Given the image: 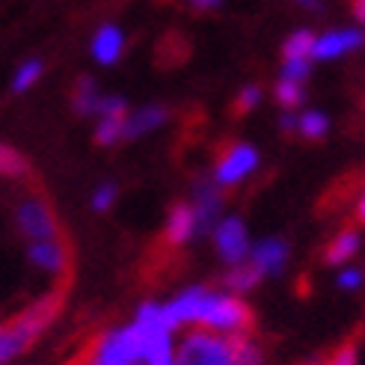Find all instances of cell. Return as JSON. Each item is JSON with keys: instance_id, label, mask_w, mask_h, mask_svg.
Returning <instances> with one entry per match:
<instances>
[{"instance_id": "obj_28", "label": "cell", "mask_w": 365, "mask_h": 365, "mask_svg": "<svg viewBox=\"0 0 365 365\" xmlns=\"http://www.w3.org/2000/svg\"><path fill=\"white\" fill-rule=\"evenodd\" d=\"M98 119H107V116H119V119H125L128 116V104H125V98H119V96H101V104H98V113H96Z\"/></svg>"}, {"instance_id": "obj_3", "label": "cell", "mask_w": 365, "mask_h": 365, "mask_svg": "<svg viewBox=\"0 0 365 365\" xmlns=\"http://www.w3.org/2000/svg\"><path fill=\"white\" fill-rule=\"evenodd\" d=\"M175 365H235L229 336H214L208 330H190L178 344Z\"/></svg>"}, {"instance_id": "obj_6", "label": "cell", "mask_w": 365, "mask_h": 365, "mask_svg": "<svg viewBox=\"0 0 365 365\" xmlns=\"http://www.w3.org/2000/svg\"><path fill=\"white\" fill-rule=\"evenodd\" d=\"M255 163H259V155H255L252 145L247 143H235L232 149L220 152L217 155V185H223V187H232V185H238V181L244 175H250L255 170Z\"/></svg>"}, {"instance_id": "obj_14", "label": "cell", "mask_w": 365, "mask_h": 365, "mask_svg": "<svg viewBox=\"0 0 365 365\" xmlns=\"http://www.w3.org/2000/svg\"><path fill=\"white\" fill-rule=\"evenodd\" d=\"M167 116L170 113L163 110V107H143V110H137L125 119V140H137L143 134L155 131V128H160L167 122Z\"/></svg>"}, {"instance_id": "obj_22", "label": "cell", "mask_w": 365, "mask_h": 365, "mask_svg": "<svg viewBox=\"0 0 365 365\" xmlns=\"http://www.w3.org/2000/svg\"><path fill=\"white\" fill-rule=\"evenodd\" d=\"M42 71H45V66H42V60H24L21 66L15 68V75H12V93H27V89L42 78Z\"/></svg>"}, {"instance_id": "obj_26", "label": "cell", "mask_w": 365, "mask_h": 365, "mask_svg": "<svg viewBox=\"0 0 365 365\" xmlns=\"http://www.w3.org/2000/svg\"><path fill=\"white\" fill-rule=\"evenodd\" d=\"M297 131L306 137V140H321L327 134V119L321 113H306L300 122H297Z\"/></svg>"}, {"instance_id": "obj_31", "label": "cell", "mask_w": 365, "mask_h": 365, "mask_svg": "<svg viewBox=\"0 0 365 365\" xmlns=\"http://www.w3.org/2000/svg\"><path fill=\"white\" fill-rule=\"evenodd\" d=\"M362 279H365V277H362V270H344V273H341V279H339V285H341V288H356Z\"/></svg>"}, {"instance_id": "obj_23", "label": "cell", "mask_w": 365, "mask_h": 365, "mask_svg": "<svg viewBox=\"0 0 365 365\" xmlns=\"http://www.w3.org/2000/svg\"><path fill=\"white\" fill-rule=\"evenodd\" d=\"M125 119H128V116H125ZM125 119H119V116L98 119L96 143H98V145H116L119 140H125Z\"/></svg>"}, {"instance_id": "obj_27", "label": "cell", "mask_w": 365, "mask_h": 365, "mask_svg": "<svg viewBox=\"0 0 365 365\" xmlns=\"http://www.w3.org/2000/svg\"><path fill=\"white\" fill-rule=\"evenodd\" d=\"M259 98H262V89H259V86H247L244 93L235 98V104H232V116H235V119H244V116L252 110V107L259 104Z\"/></svg>"}, {"instance_id": "obj_10", "label": "cell", "mask_w": 365, "mask_h": 365, "mask_svg": "<svg viewBox=\"0 0 365 365\" xmlns=\"http://www.w3.org/2000/svg\"><path fill=\"white\" fill-rule=\"evenodd\" d=\"M27 259L45 273H63L68 267V250L63 241H39L27 247Z\"/></svg>"}, {"instance_id": "obj_24", "label": "cell", "mask_w": 365, "mask_h": 365, "mask_svg": "<svg viewBox=\"0 0 365 365\" xmlns=\"http://www.w3.org/2000/svg\"><path fill=\"white\" fill-rule=\"evenodd\" d=\"M24 173H27V160L15 149L0 143V175H24Z\"/></svg>"}, {"instance_id": "obj_32", "label": "cell", "mask_w": 365, "mask_h": 365, "mask_svg": "<svg viewBox=\"0 0 365 365\" xmlns=\"http://www.w3.org/2000/svg\"><path fill=\"white\" fill-rule=\"evenodd\" d=\"M220 0H190V6L196 9V12H202V9H211V6H217Z\"/></svg>"}, {"instance_id": "obj_21", "label": "cell", "mask_w": 365, "mask_h": 365, "mask_svg": "<svg viewBox=\"0 0 365 365\" xmlns=\"http://www.w3.org/2000/svg\"><path fill=\"white\" fill-rule=\"evenodd\" d=\"M312 51H315V36L309 30H300L282 45V57L285 60H309L312 57Z\"/></svg>"}, {"instance_id": "obj_12", "label": "cell", "mask_w": 365, "mask_h": 365, "mask_svg": "<svg viewBox=\"0 0 365 365\" xmlns=\"http://www.w3.org/2000/svg\"><path fill=\"white\" fill-rule=\"evenodd\" d=\"M122 48H125V36L119 27L113 24H104L96 39H93V57L101 63V66H113L119 57H122Z\"/></svg>"}, {"instance_id": "obj_15", "label": "cell", "mask_w": 365, "mask_h": 365, "mask_svg": "<svg viewBox=\"0 0 365 365\" xmlns=\"http://www.w3.org/2000/svg\"><path fill=\"white\" fill-rule=\"evenodd\" d=\"M285 259H288V247L279 238L264 241V244H259L252 250V264L259 267L262 273H277L285 264Z\"/></svg>"}, {"instance_id": "obj_33", "label": "cell", "mask_w": 365, "mask_h": 365, "mask_svg": "<svg viewBox=\"0 0 365 365\" xmlns=\"http://www.w3.org/2000/svg\"><path fill=\"white\" fill-rule=\"evenodd\" d=\"M351 4H354V15L365 24V0H351Z\"/></svg>"}, {"instance_id": "obj_16", "label": "cell", "mask_w": 365, "mask_h": 365, "mask_svg": "<svg viewBox=\"0 0 365 365\" xmlns=\"http://www.w3.org/2000/svg\"><path fill=\"white\" fill-rule=\"evenodd\" d=\"M71 104H75V113L78 116H96L98 113V104H101V93L93 78H81L75 83V93H71Z\"/></svg>"}, {"instance_id": "obj_34", "label": "cell", "mask_w": 365, "mask_h": 365, "mask_svg": "<svg viewBox=\"0 0 365 365\" xmlns=\"http://www.w3.org/2000/svg\"><path fill=\"white\" fill-rule=\"evenodd\" d=\"M356 223H365V193H362V199H359V205H356V217H354Z\"/></svg>"}, {"instance_id": "obj_17", "label": "cell", "mask_w": 365, "mask_h": 365, "mask_svg": "<svg viewBox=\"0 0 365 365\" xmlns=\"http://www.w3.org/2000/svg\"><path fill=\"white\" fill-rule=\"evenodd\" d=\"M356 250H359V235H356L354 229H341L336 238L327 244L324 262H327V264H341V262H348Z\"/></svg>"}, {"instance_id": "obj_36", "label": "cell", "mask_w": 365, "mask_h": 365, "mask_svg": "<svg viewBox=\"0 0 365 365\" xmlns=\"http://www.w3.org/2000/svg\"><path fill=\"white\" fill-rule=\"evenodd\" d=\"M300 6H306V9H318L321 6V0H297Z\"/></svg>"}, {"instance_id": "obj_7", "label": "cell", "mask_w": 365, "mask_h": 365, "mask_svg": "<svg viewBox=\"0 0 365 365\" xmlns=\"http://www.w3.org/2000/svg\"><path fill=\"white\" fill-rule=\"evenodd\" d=\"M196 229L199 232H211L214 220L220 217V187L211 178H199L196 181Z\"/></svg>"}, {"instance_id": "obj_5", "label": "cell", "mask_w": 365, "mask_h": 365, "mask_svg": "<svg viewBox=\"0 0 365 365\" xmlns=\"http://www.w3.org/2000/svg\"><path fill=\"white\" fill-rule=\"evenodd\" d=\"M137 362H143V333L137 324L107 333L93 356V365H137Z\"/></svg>"}, {"instance_id": "obj_2", "label": "cell", "mask_w": 365, "mask_h": 365, "mask_svg": "<svg viewBox=\"0 0 365 365\" xmlns=\"http://www.w3.org/2000/svg\"><path fill=\"white\" fill-rule=\"evenodd\" d=\"M15 229L21 232V238L27 244H39V241H60V226L53 217L48 199L39 193H27L18 199L15 205Z\"/></svg>"}, {"instance_id": "obj_20", "label": "cell", "mask_w": 365, "mask_h": 365, "mask_svg": "<svg viewBox=\"0 0 365 365\" xmlns=\"http://www.w3.org/2000/svg\"><path fill=\"white\" fill-rule=\"evenodd\" d=\"M309 362L312 365H356V339H344L333 351H324L321 356Z\"/></svg>"}, {"instance_id": "obj_35", "label": "cell", "mask_w": 365, "mask_h": 365, "mask_svg": "<svg viewBox=\"0 0 365 365\" xmlns=\"http://www.w3.org/2000/svg\"><path fill=\"white\" fill-rule=\"evenodd\" d=\"M294 128H297V122H294V119H291V116H282V131H285V134H291Z\"/></svg>"}, {"instance_id": "obj_19", "label": "cell", "mask_w": 365, "mask_h": 365, "mask_svg": "<svg viewBox=\"0 0 365 365\" xmlns=\"http://www.w3.org/2000/svg\"><path fill=\"white\" fill-rule=\"evenodd\" d=\"M235 365H264V356L259 351V344L252 341V336H229Z\"/></svg>"}, {"instance_id": "obj_18", "label": "cell", "mask_w": 365, "mask_h": 365, "mask_svg": "<svg viewBox=\"0 0 365 365\" xmlns=\"http://www.w3.org/2000/svg\"><path fill=\"white\" fill-rule=\"evenodd\" d=\"M262 277H264V273L255 267L252 262H250V264H235V267L226 273V277H223V285H226L229 291H247V288H252V285H259Z\"/></svg>"}, {"instance_id": "obj_30", "label": "cell", "mask_w": 365, "mask_h": 365, "mask_svg": "<svg viewBox=\"0 0 365 365\" xmlns=\"http://www.w3.org/2000/svg\"><path fill=\"white\" fill-rule=\"evenodd\" d=\"M116 185H101L96 193H93V208L96 211H107V208H110L113 202H116Z\"/></svg>"}, {"instance_id": "obj_13", "label": "cell", "mask_w": 365, "mask_h": 365, "mask_svg": "<svg viewBox=\"0 0 365 365\" xmlns=\"http://www.w3.org/2000/svg\"><path fill=\"white\" fill-rule=\"evenodd\" d=\"M365 42V36L359 30H344V33H327L324 39L315 42V51L312 57H321V60H330V57H339L344 51H354Z\"/></svg>"}, {"instance_id": "obj_25", "label": "cell", "mask_w": 365, "mask_h": 365, "mask_svg": "<svg viewBox=\"0 0 365 365\" xmlns=\"http://www.w3.org/2000/svg\"><path fill=\"white\" fill-rule=\"evenodd\" d=\"M273 96H277V101H279L282 107H297V104H303V89H300V83L285 81V78L277 83Z\"/></svg>"}, {"instance_id": "obj_1", "label": "cell", "mask_w": 365, "mask_h": 365, "mask_svg": "<svg viewBox=\"0 0 365 365\" xmlns=\"http://www.w3.org/2000/svg\"><path fill=\"white\" fill-rule=\"evenodd\" d=\"M60 303H63L60 294H48L42 300H36L33 306H27L15 321L0 327V365L21 356L36 341V336L45 333V327H51V321L57 318Z\"/></svg>"}, {"instance_id": "obj_8", "label": "cell", "mask_w": 365, "mask_h": 365, "mask_svg": "<svg viewBox=\"0 0 365 365\" xmlns=\"http://www.w3.org/2000/svg\"><path fill=\"white\" fill-rule=\"evenodd\" d=\"M196 232V208L187 205V202H178L173 205L170 211V223H167V232H163V244L178 250L181 244H187Z\"/></svg>"}, {"instance_id": "obj_9", "label": "cell", "mask_w": 365, "mask_h": 365, "mask_svg": "<svg viewBox=\"0 0 365 365\" xmlns=\"http://www.w3.org/2000/svg\"><path fill=\"white\" fill-rule=\"evenodd\" d=\"M217 250H220V255L229 262V264H241L244 255H247V229L241 220H226L220 223V229H217Z\"/></svg>"}, {"instance_id": "obj_29", "label": "cell", "mask_w": 365, "mask_h": 365, "mask_svg": "<svg viewBox=\"0 0 365 365\" xmlns=\"http://www.w3.org/2000/svg\"><path fill=\"white\" fill-rule=\"evenodd\" d=\"M282 78L285 81H294V83H303L309 78V60H285Z\"/></svg>"}, {"instance_id": "obj_4", "label": "cell", "mask_w": 365, "mask_h": 365, "mask_svg": "<svg viewBox=\"0 0 365 365\" xmlns=\"http://www.w3.org/2000/svg\"><path fill=\"white\" fill-rule=\"evenodd\" d=\"M199 324L214 327V330H223L229 336H250L255 330V315H252V309L247 303H241L238 297H220V294L211 291Z\"/></svg>"}, {"instance_id": "obj_11", "label": "cell", "mask_w": 365, "mask_h": 365, "mask_svg": "<svg viewBox=\"0 0 365 365\" xmlns=\"http://www.w3.org/2000/svg\"><path fill=\"white\" fill-rule=\"evenodd\" d=\"M362 187H365V173H351V175L339 178L336 185L324 193V199H321L318 211H321V214H333L336 208L348 205V199H351V196H356Z\"/></svg>"}]
</instances>
